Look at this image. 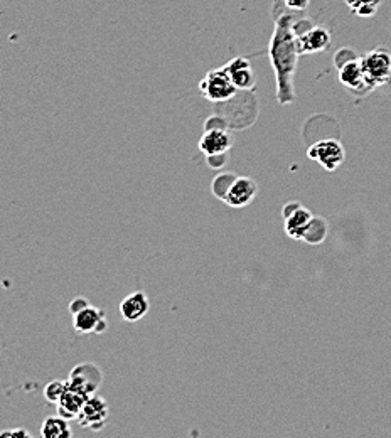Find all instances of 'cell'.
Instances as JSON below:
<instances>
[{"label":"cell","mask_w":391,"mask_h":438,"mask_svg":"<svg viewBox=\"0 0 391 438\" xmlns=\"http://www.w3.org/2000/svg\"><path fill=\"white\" fill-rule=\"evenodd\" d=\"M149 309V297L144 292L130 293V295H127L120 302V314L124 317V321L127 322H138L140 319L145 317Z\"/></svg>","instance_id":"5bb4252c"},{"label":"cell","mask_w":391,"mask_h":438,"mask_svg":"<svg viewBox=\"0 0 391 438\" xmlns=\"http://www.w3.org/2000/svg\"><path fill=\"white\" fill-rule=\"evenodd\" d=\"M346 3L360 17H371V15H374V12L378 10V7H380L381 0H346Z\"/></svg>","instance_id":"d6986e66"},{"label":"cell","mask_w":391,"mask_h":438,"mask_svg":"<svg viewBox=\"0 0 391 438\" xmlns=\"http://www.w3.org/2000/svg\"><path fill=\"white\" fill-rule=\"evenodd\" d=\"M68 390V383L66 381H51L47 383V386L44 388V396L49 403L58 404L59 400L63 398V395Z\"/></svg>","instance_id":"ffe728a7"},{"label":"cell","mask_w":391,"mask_h":438,"mask_svg":"<svg viewBox=\"0 0 391 438\" xmlns=\"http://www.w3.org/2000/svg\"><path fill=\"white\" fill-rule=\"evenodd\" d=\"M256 194H258V184L251 177H239L238 175L223 203L233 210H239V207H246L248 204L253 203Z\"/></svg>","instance_id":"30bf717a"},{"label":"cell","mask_w":391,"mask_h":438,"mask_svg":"<svg viewBox=\"0 0 391 438\" xmlns=\"http://www.w3.org/2000/svg\"><path fill=\"white\" fill-rule=\"evenodd\" d=\"M110 415L108 403L105 398L98 395H91L84 403L83 410H81L78 421L81 427L93 430V432H100L103 430L105 423H107Z\"/></svg>","instance_id":"52a82bcc"},{"label":"cell","mask_w":391,"mask_h":438,"mask_svg":"<svg viewBox=\"0 0 391 438\" xmlns=\"http://www.w3.org/2000/svg\"><path fill=\"white\" fill-rule=\"evenodd\" d=\"M88 305H89L88 298H84V297L75 298V300H73L71 304H69V314L76 315L78 312H81V310H83V309H87Z\"/></svg>","instance_id":"7402d4cb"},{"label":"cell","mask_w":391,"mask_h":438,"mask_svg":"<svg viewBox=\"0 0 391 438\" xmlns=\"http://www.w3.org/2000/svg\"><path fill=\"white\" fill-rule=\"evenodd\" d=\"M327 231H329L327 221L320 218V216H313L311 223H309L307 229H305L302 240L309 244H320L325 238H327Z\"/></svg>","instance_id":"e0dca14e"},{"label":"cell","mask_w":391,"mask_h":438,"mask_svg":"<svg viewBox=\"0 0 391 438\" xmlns=\"http://www.w3.org/2000/svg\"><path fill=\"white\" fill-rule=\"evenodd\" d=\"M207 166L211 169H223L228 162V152L226 154H218V155H207L206 157Z\"/></svg>","instance_id":"44dd1931"},{"label":"cell","mask_w":391,"mask_h":438,"mask_svg":"<svg viewBox=\"0 0 391 438\" xmlns=\"http://www.w3.org/2000/svg\"><path fill=\"white\" fill-rule=\"evenodd\" d=\"M0 438H31V433L26 428L6 430V432L0 433Z\"/></svg>","instance_id":"603a6c76"},{"label":"cell","mask_w":391,"mask_h":438,"mask_svg":"<svg viewBox=\"0 0 391 438\" xmlns=\"http://www.w3.org/2000/svg\"><path fill=\"white\" fill-rule=\"evenodd\" d=\"M236 177H238V175L233 174V172H221V174L216 175L213 182H211V192H213L214 198L225 200L228 191L231 189Z\"/></svg>","instance_id":"ac0fdd59"},{"label":"cell","mask_w":391,"mask_h":438,"mask_svg":"<svg viewBox=\"0 0 391 438\" xmlns=\"http://www.w3.org/2000/svg\"><path fill=\"white\" fill-rule=\"evenodd\" d=\"M225 68L231 81H233L239 92H251L255 88L256 76L253 73V68H251V63L246 57H235Z\"/></svg>","instance_id":"4fadbf2b"},{"label":"cell","mask_w":391,"mask_h":438,"mask_svg":"<svg viewBox=\"0 0 391 438\" xmlns=\"http://www.w3.org/2000/svg\"><path fill=\"white\" fill-rule=\"evenodd\" d=\"M199 92L206 100L213 101V103H225L228 100H233L239 89L236 88L230 75H228L226 68L223 66L213 69L202 78L201 83H199Z\"/></svg>","instance_id":"7a4b0ae2"},{"label":"cell","mask_w":391,"mask_h":438,"mask_svg":"<svg viewBox=\"0 0 391 438\" xmlns=\"http://www.w3.org/2000/svg\"><path fill=\"white\" fill-rule=\"evenodd\" d=\"M307 157L316 161L319 166H323L325 170L332 172L344 162L346 150L339 140L327 138V140H319L309 147Z\"/></svg>","instance_id":"277c9868"},{"label":"cell","mask_w":391,"mask_h":438,"mask_svg":"<svg viewBox=\"0 0 391 438\" xmlns=\"http://www.w3.org/2000/svg\"><path fill=\"white\" fill-rule=\"evenodd\" d=\"M101 381H103V376H101L100 367L91 363H83L78 364V366L71 371L66 383L69 388H73V390L81 391L87 396H91L98 391Z\"/></svg>","instance_id":"5b68a950"},{"label":"cell","mask_w":391,"mask_h":438,"mask_svg":"<svg viewBox=\"0 0 391 438\" xmlns=\"http://www.w3.org/2000/svg\"><path fill=\"white\" fill-rule=\"evenodd\" d=\"M40 435L44 438H71L73 432L69 428V420L63 416H49L43 421Z\"/></svg>","instance_id":"2e32d148"},{"label":"cell","mask_w":391,"mask_h":438,"mask_svg":"<svg viewBox=\"0 0 391 438\" xmlns=\"http://www.w3.org/2000/svg\"><path fill=\"white\" fill-rule=\"evenodd\" d=\"M295 15L282 14L275 20L274 34L268 44L272 68L275 71L276 81V100L280 105H290L295 100L293 89V76L299 63V43H297Z\"/></svg>","instance_id":"6da1fadb"},{"label":"cell","mask_w":391,"mask_h":438,"mask_svg":"<svg viewBox=\"0 0 391 438\" xmlns=\"http://www.w3.org/2000/svg\"><path fill=\"white\" fill-rule=\"evenodd\" d=\"M336 66L339 69V81L348 89H353V92L371 89V85H369L368 78H366L364 68H362L361 57L351 56L349 59L337 63Z\"/></svg>","instance_id":"ba28073f"},{"label":"cell","mask_w":391,"mask_h":438,"mask_svg":"<svg viewBox=\"0 0 391 438\" xmlns=\"http://www.w3.org/2000/svg\"><path fill=\"white\" fill-rule=\"evenodd\" d=\"M89 398V396L83 395L81 391H76L73 390V388L68 386L66 393L63 395V398L59 400V403L56 404L58 407V415L63 416V418L66 420H78L80 413L81 410H83L84 403H87V400Z\"/></svg>","instance_id":"9a60e30c"},{"label":"cell","mask_w":391,"mask_h":438,"mask_svg":"<svg viewBox=\"0 0 391 438\" xmlns=\"http://www.w3.org/2000/svg\"><path fill=\"white\" fill-rule=\"evenodd\" d=\"M361 61L371 88L388 83L391 78V54L386 49H373L364 57H361Z\"/></svg>","instance_id":"3957f363"},{"label":"cell","mask_w":391,"mask_h":438,"mask_svg":"<svg viewBox=\"0 0 391 438\" xmlns=\"http://www.w3.org/2000/svg\"><path fill=\"white\" fill-rule=\"evenodd\" d=\"M73 326L78 334H103L108 330V321L107 315L98 307L88 305L81 312L73 315Z\"/></svg>","instance_id":"9c48e42d"},{"label":"cell","mask_w":391,"mask_h":438,"mask_svg":"<svg viewBox=\"0 0 391 438\" xmlns=\"http://www.w3.org/2000/svg\"><path fill=\"white\" fill-rule=\"evenodd\" d=\"M233 147V137L226 129H207L199 138V150L206 155L230 152Z\"/></svg>","instance_id":"8fae6325"},{"label":"cell","mask_w":391,"mask_h":438,"mask_svg":"<svg viewBox=\"0 0 391 438\" xmlns=\"http://www.w3.org/2000/svg\"><path fill=\"white\" fill-rule=\"evenodd\" d=\"M300 54H313V52L325 51L331 44V32L325 27L313 26L309 31L297 34Z\"/></svg>","instance_id":"7c38bea8"},{"label":"cell","mask_w":391,"mask_h":438,"mask_svg":"<svg viewBox=\"0 0 391 438\" xmlns=\"http://www.w3.org/2000/svg\"><path fill=\"white\" fill-rule=\"evenodd\" d=\"M282 218L285 224V233L292 240H302L305 229H307L309 223L312 221L313 214L300 203L290 200V203H287L282 207Z\"/></svg>","instance_id":"8992f818"},{"label":"cell","mask_w":391,"mask_h":438,"mask_svg":"<svg viewBox=\"0 0 391 438\" xmlns=\"http://www.w3.org/2000/svg\"><path fill=\"white\" fill-rule=\"evenodd\" d=\"M283 3L290 10H305L309 3H311V0H283Z\"/></svg>","instance_id":"cb8c5ba5"}]
</instances>
